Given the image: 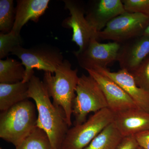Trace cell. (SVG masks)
<instances>
[{
  "label": "cell",
  "mask_w": 149,
  "mask_h": 149,
  "mask_svg": "<svg viewBox=\"0 0 149 149\" xmlns=\"http://www.w3.org/2000/svg\"><path fill=\"white\" fill-rule=\"evenodd\" d=\"M28 97L38 111L37 126L46 132L54 149H60L70 127L63 109L51 102L45 85L33 75L29 82Z\"/></svg>",
  "instance_id": "6da1fadb"
},
{
  "label": "cell",
  "mask_w": 149,
  "mask_h": 149,
  "mask_svg": "<svg viewBox=\"0 0 149 149\" xmlns=\"http://www.w3.org/2000/svg\"><path fill=\"white\" fill-rule=\"evenodd\" d=\"M77 72V69H72L68 60H65L56 70L54 75L45 72L43 78L49 96L54 104L64 111L70 127L72 125V106L79 78Z\"/></svg>",
  "instance_id": "7a4b0ae2"
},
{
  "label": "cell",
  "mask_w": 149,
  "mask_h": 149,
  "mask_svg": "<svg viewBox=\"0 0 149 149\" xmlns=\"http://www.w3.org/2000/svg\"><path fill=\"white\" fill-rule=\"evenodd\" d=\"M36 105L28 100L0 114V138L17 146L37 126Z\"/></svg>",
  "instance_id": "3957f363"
},
{
  "label": "cell",
  "mask_w": 149,
  "mask_h": 149,
  "mask_svg": "<svg viewBox=\"0 0 149 149\" xmlns=\"http://www.w3.org/2000/svg\"><path fill=\"white\" fill-rule=\"evenodd\" d=\"M11 54L21 60L25 68V76L22 81L24 83H29L34 75L33 69L54 74L64 61L62 54L58 48L45 44L29 48L19 46Z\"/></svg>",
  "instance_id": "277c9868"
},
{
  "label": "cell",
  "mask_w": 149,
  "mask_h": 149,
  "mask_svg": "<svg viewBox=\"0 0 149 149\" xmlns=\"http://www.w3.org/2000/svg\"><path fill=\"white\" fill-rule=\"evenodd\" d=\"M75 93L72 106L74 125L85 122L90 113L108 108L106 99L100 87L90 75L83 74L79 77Z\"/></svg>",
  "instance_id": "5b68a950"
},
{
  "label": "cell",
  "mask_w": 149,
  "mask_h": 149,
  "mask_svg": "<svg viewBox=\"0 0 149 149\" xmlns=\"http://www.w3.org/2000/svg\"><path fill=\"white\" fill-rule=\"evenodd\" d=\"M114 116L108 108L94 113L82 124L69 128L60 149H84L113 122Z\"/></svg>",
  "instance_id": "8992f818"
},
{
  "label": "cell",
  "mask_w": 149,
  "mask_h": 149,
  "mask_svg": "<svg viewBox=\"0 0 149 149\" xmlns=\"http://www.w3.org/2000/svg\"><path fill=\"white\" fill-rule=\"evenodd\" d=\"M149 24V16L126 12L112 19L98 32L99 40L122 43L143 35Z\"/></svg>",
  "instance_id": "52a82bcc"
},
{
  "label": "cell",
  "mask_w": 149,
  "mask_h": 149,
  "mask_svg": "<svg viewBox=\"0 0 149 149\" xmlns=\"http://www.w3.org/2000/svg\"><path fill=\"white\" fill-rule=\"evenodd\" d=\"M120 43H100L96 39L91 40L82 50L73 52L78 64L87 70L106 68L113 62L117 61Z\"/></svg>",
  "instance_id": "ba28073f"
},
{
  "label": "cell",
  "mask_w": 149,
  "mask_h": 149,
  "mask_svg": "<svg viewBox=\"0 0 149 149\" xmlns=\"http://www.w3.org/2000/svg\"><path fill=\"white\" fill-rule=\"evenodd\" d=\"M65 8L69 10L70 16L65 19L62 26L72 29V41L82 50L91 40H99L98 32L93 29L85 18V6L81 2L64 0Z\"/></svg>",
  "instance_id": "9c48e42d"
},
{
  "label": "cell",
  "mask_w": 149,
  "mask_h": 149,
  "mask_svg": "<svg viewBox=\"0 0 149 149\" xmlns=\"http://www.w3.org/2000/svg\"><path fill=\"white\" fill-rule=\"evenodd\" d=\"M126 12L121 0H94L85 6V18L99 32L112 19Z\"/></svg>",
  "instance_id": "30bf717a"
},
{
  "label": "cell",
  "mask_w": 149,
  "mask_h": 149,
  "mask_svg": "<svg viewBox=\"0 0 149 149\" xmlns=\"http://www.w3.org/2000/svg\"><path fill=\"white\" fill-rule=\"evenodd\" d=\"M99 84L106 99L108 108L114 114L133 108H139L125 91L108 77L93 70H86Z\"/></svg>",
  "instance_id": "8fae6325"
},
{
  "label": "cell",
  "mask_w": 149,
  "mask_h": 149,
  "mask_svg": "<svg viewBox=\"0 0 149 149\" xmlns=\"http://www.w3.org/2000/svg\"><path fill=\"white\" fill-rule=\"evenodd\" d=\"M149 55V37L141 35L120 43L117 61L121 69L132 73Z\"/></svg>",
  "instance_id": "7c38bea8"
},
{
  "label": "cell",
  "mask_w": 149,
  "mask_h": 149,
  "mask_svg": "<svg viewBox=\"0 0 149 149\" xmlns=\"http://www.w3.org/2000/svg\"><path fill=\"white\" fill-rule=\"evenodd\" d=\"M95 70L114 81L130 96L139 109L149 112V93L137 85L130 72L123 69L117 72H111L107 68Z\"/></svg>",
  "instance_id": "4fadbf2b"
},
{
  "label": "cell",
  "mask_w": 149,
  "mask_h": 149,
  "mask_svg": "<svg viewBox=\"0 0 149 149\" xmlns=\"http://www.w3.org/2000/svg\"><path fill=\"white\" fill-rule=\"evenodd\" d=\"M113 124L123 137L149 129V112L133 108L115 114Z\"/></svg>",
  "instance_id": "5bb4252c"
},
{
  "label": "cell",
  "mask_w": 149,
  "mask_h": 149,
  "mask_svg": "<svg viewBox=\"0 0 149 149\" xmlns=\"http://www.w3.org/2000/svg\"><path fill=\"white\" fill-rule=\"evenodd\" d=\"M49 2V0L17 1L15 20L12 31L20 34L22 27L28 22H38L45 13Z\"/></svg>",
  "instance_id": "9a60e30c"
},
{
  "label": "cell",
  "mask_w": 149,
  "mask_h": 149,
  "mask_svg": "<svg viewBox=\"0 0 149 149\" xmlns=\"http://www.w3.org/2000/svg\"><path fill=\"white\" fill-rule=\"evenodd\" d=\"M29 83H0V110H7L19 103L29 99Z\"/></svg>",
  "instance_id": "2e32d148"
},
{
  "label": "cell",
  "mask_w": 149,
  "mask_h": 149,
  "mask_svg": "<svg viewBox=\"0 0 149 149\" xmlns=\"http://www.w3.org/2000/svg\"><path fill=\"white\" fill-rule=\"evenodd\" d=\"M25 68L22 62L11 58L0 60V83L13 84L23 81Z\"/></svg>",
  "instance_id": "e0dca14e"
},
{
  "label": "cell",
  "mask_w": 149,
  "mask_h": 149,
  "mask_svg": "<svg viewBox=\"0 0 149 149\" xmlns=\"http://www.w3.org/2000/svg\"><path fill=\"white\" fill-rule=\"evenodd\" d=\"M123 138L112 123L84 149H116Z\"/></svg>",
  "instance_id": "ac0fdd59"
},
{
  "label": "cell",
  "mask_w": 149,
  "mask_h": 149,
  "mask_svg": "<svg viewBox=\"0 0 149 149\" xmlns=\"http://www.w3.org/2000/svg\"><path fill=\"white\" fill-rule=\"evenodd\" d=\"M16 149H54L47 133L36 126Z\"/></svg>",
  "instance_id": "d6986e66"
},
{
  "label": "cell",
  "mask_w": 149,
  "mask_h": 149,
  "mask_svg": "<svg viewBox=\"0 0 149 149\" xmlns=\"http://www.w3.org/2000/svg\"><path fill=\"white\" fill-rule=\"evenodd\" d=\"M15 8L13 0L0 1V31L7 33L12 30L15 17Z\"/></svg>",
  "instance_id": "ffe728a7"
},
{
  "label": "cell",
  "mask_w": 149,
  "mask_h": 149,
  "mask_svg": "<svg viewBox=\"0 0 149 149\" xmlns=\"http://www.w3.org/2000/svg\"><path fill=\"white\" fill-rule=\"evenodd\" d=\"M23 42L20 34L11 31L7 33H0V59L8 56Z\"/></svg>",
  "instance_id": "44dd1931"
},
{
  "label": "cell",
  "mask_w": 149,
  "mask_h": 149,
  "mask_svg": "<svg viewBox=\"0 0 149 149\" xmlns=\"http://www.w3.org/2000/svg\"><path fill=\"white\" fill-rule=\"evenodd\" d=\"M131 73L137 85L149 93V55L137 69Z\"/></svg>",
  "instance_id": "7402d4cb"
},
{
  "label": "cell",
  "mask_w": 149,
  "mask_h": 149,
  "mask_svg": "<svg viewBox=\"0 0 149 149\" xmlns=\"http://www.w3.org/2000/svg\"><path fill=\"white\" fill-rule=\"evenodd\" d=\"M126 11L149 17V0H122Z\"/></svg>",
  "instance_id": "603a6c76"
},
{
  "label": "cell",
  "mask_w": 149,
  "mask_h": 149,
  "mask_svg": "<svg viewBox=\"0 0 149 149\" xmlns=\"http://www.w3.org/2000/svg\"><path fill=\"white\" fill-rule=\"evenodd\" d=\"M139 147L134 136L123 137L116 149H138Z\"/></svg>",
  "instance_id": "cb8c5ba5"
},
{
  "label": "cell",
  "mask_w": 149,
  "mask_h": 149,
  "mask_svg": "<svg viewBox=\"0 0 149 149\" xmlns=\"http://www.w3.org/2000/svg\"><path fill=\"white\" fill-rule=\"evenodd\" d=\"M139 146L144 149H149V129L134 135Z\"/></svg>",
  "instance_id": "d4e9b609"
},
{
  "label": "cell",
  "mask_w": 149,
  "mask_h": 149,
  "mask_svg": "<svg viewBox=\"0 0 149 149\" xmlns=\"http://www.w3.org/2000/svg\"><path fill=\"white\" fill-rule=\"evenodd\" d=\"M145 35V36H148L149 37V24H148V26L146 28L145 30H144L143 33V35Z\"/></svg>",
  "instance_id": "484cf974"
},
{
  "label": "cell",
  "mask_w": 149,
  "mask_h": 149,
  "mask_svg": "<svg viewBox=\"0 0 149 149\" xmlns=\"http://www.w3.org/2000/svg\"><path fill=\"white\" fill-rule=\"evenodd\" d=\"M138 149H144V148H142V147L139 146V148H138Z\"/></svg>",
  "instance_id": "4316f807"
},
{
  "label": "cell",
  "mask_w": 149,
  "mask_h": 149,
  "mask_svg": "<svg viewBox=\"0 0 149 149\" xmlns=\"http://www.w3.org/2000/svg\"><path fill=\"white\" fill-rule=\"evenodd\" d=\"M0 149H3L1 148H0Z\"/></svg>",
  "instance_id": "83f0119b"
}]
</instances>
